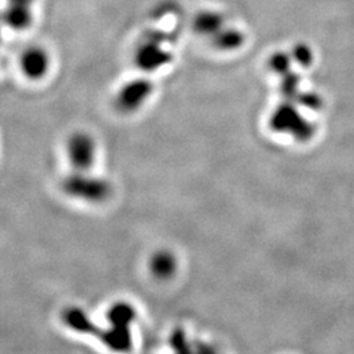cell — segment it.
<instances>
[{"instance_id": "1", "label": "cell", "mask_w": 354, "mask_h": 354, "mask_svg": "<svg viewBox=\"0 0 354 354\" xmlns=\"http://www.w3.org/2000/svg\"><path fill=\"white\" fill-rule=\"evenodd\" d=\"M269 127L273 133L289 136L297 142H308L317 134V127L299 111V105L283 100L269 117Z\"/></svg>"}, {"instance_id": "2", "label": "cell", "mask_w": 354, "mask_h": 354, "mask_svg": "<svg viewBox=\"0 0 354 354\" xmlns=\"http://www.w3.org/2000/svg\"><path fill=\"white\" fill-rule=\"evenodd\" d=\"M169 38L159 30L149 32L134 50L133 61L142 73L151 74L171 64L174 55L165 45Z\"/></svg>"}, {"instance_id": "3", "label": "cell", "mask_w": 354, "mask_h": 354, "mask_svg": "<svg viewBox=\"0 0 354 354\" xmlns=\"http://www.w3.org/2000/svg\"><path fill=\"white\" fill-rule=\"evenodd\" d=\"M155 92V86L149 77L140 76L127 80L114 96V104L117 111L121 113L133 114L140 111L150 102Z\"/></svg>"}, {"instance_id": "4", "label": "cell", "mask_w": 354, "mask_h": 354, "mask_svg": "<svg viewBox=\"0 0 354 354\" xmlns=\"http://www.w3.org/2000/svg\"><path fill=\"white\" fill-rule=\"evenodd\" d=\"M111 184L100 177L91 176L88 171H74L64 181V193L79 200L99 203L111 194Z\"/></svg>"}, {"instance_id": "5", "label": "cell", "mask_w": 354, "mask_h": 354, "mask_svg": "<svg viewBox=\"0 0 354 354\" xmlns=\"http://www.w3.org/2000/svg\"><path fill=\"white\" fill-rule=\"evenodd\" d=\"M66 156L74 171H89L97 156V142L84 130H76L66 140Z\"/></svg>"}, {"instance_id": "6", "label": "cell", "mask_w": 354, "mask_h": 354, "mask_svg": "<svg viewBox=\"0 0 354 354\" xmlns=\"http://www.w3.org/2000/svg\"><path fill=\"white\" fill-rule=\"evenodd\" d=\"M50 53L41 45H30L20 53L19 70L29 82H41L50 73Z\"/></svg>"}, {"instance_id": "7", "label": "cell", "mask_w": 354, "mask_h": 354, "mask_svg": "<svg viewBox=\"0 0 354 354\" xmlns=\"http://www.w3.org/2000/svg\"><path fill=\"white\" fill-rule=\"evenodd\" d=\"M226 24V17L223 13L218 12L214 10H203L196 13L193 19V29L194 32L201 37H214L216 33H219Z\"/></svg>"}, {"instance_id": "8", "label": "cell", "mask_w": 354, "mask_h": 354, "mask_svg": "<svg viewBox=\"0 0 354 354\" xmlns=\"http://www.w3.org/2000/svg\"><path fill=\"white\" fill-rule=\"evenodd\" d=\"M33 7L7 4L3 12V23L15 32H26L33 26Z\"/></svg>"}, {"instance_id": "9", "label": "cell", "mask_w": 354, "mask_h": 354, "mask_svg": "<svg viewBox=\"0 0 354 354\" xmlns=\"http://www.w3.org/2000/svg\"><path fill=\"white\" fill-rule=\"evenodd\" d=\"M215 49L223 53L239 50L245 42V35L236 26H226L212 38Z\"/></svg>"}, {"instance_id": "10", "label": "cell", "mask_w": 354, "mask_h": 354, "mask_svg": "<svg viewBox=\"0 0 354 354\" xmlns=\"http://www.w3.org/2000/svg\"><path fill=\"white\" fill-rule=\"evenodd\" d=\"M151 272L158 279H168L176 272V259L172 253L162 251L152 257Z\"/></svg>"}, {"instance_id": "11", "label": "cell", "mask_w": 354, "mask_h": 354, "mask_svg": "<svg viewBox=\"0 0 354 354\" xmlns=\"http://www.w3.org/2000/svg\"><path fill=\"white\" fill-rule=\"evenodd\" d=\"M301 82H302V76L295 71H290L286 75L281 76L279 92H281L283 100L295 102L302 92Z\"/></svg>"}, {"instance_id": "12", "label": "cell", "mask_w": 354, "mask_h": 354, "mask_svg": "<svg viewBox=\"0 0 354 354\" xmlns=\"http://www.w3.org/2000/svg\"><path fill=\"white\" fill-rule=\"evenodd\" d=\"M292 57L288 51H274L268 59L269 70L279 76L286 75L292 71Z\"/></svg>"}, {"instance_id": "13", "label": "cell", "mask_w": 354, "mask_h": 354, "mask_svg": "<svg viewBox=\"0 0 354 354\" xmlns=\"http://www.w3.org/2000/svg\"><path fill=\"white\" fill-rule=\"evenodd\" d=\"M291 57L294 64H298L304 68H308L311 67L314 61H315V54L314 50L311 49L310 45L304 44V42H298L295 44L290 50Z\"/></svg>"}, {"instance_id": "14", "label": "cell", "mask_w": 354, "mask_h": 354, "mask_svg": "<svg viewBox=\"0 0 354 354\" xmlns=\"http://www.w3.org/2000/svg\"><path fill=\"white\" fill-rule=\"evenodd\" d=\"M295 104L304 109L320 111L324 106V100L317 92H301V95L295 100Z\"/></svg>"}, {"instance_id": "15", "label": "cell", "mask_w": 354, "mask_h": 354, "mask_svg": "<svg viewBox=\"0 0 354 354\" xmlns=\"http://www.w3.org/2000/svg\"><path fill=\"white\" fill-rule=\"evenodd\" d=\"M36 0H7V4H19V6H29L33 7Z\"/></svg>"}]
</instances>
